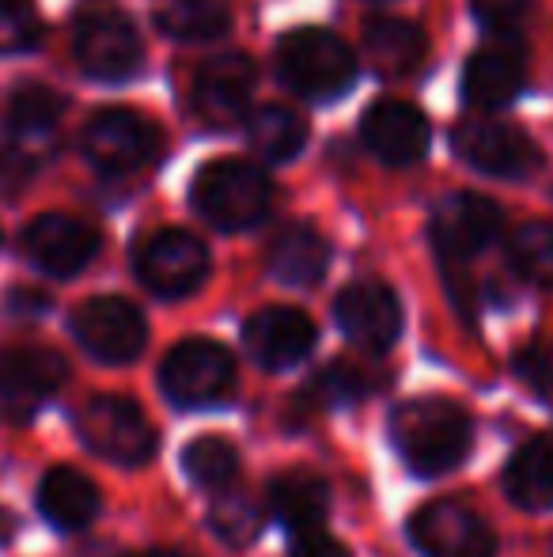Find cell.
Masks as SVG:
<instances>
[{"label": "cell", "instance_id": "f546056e", "mask_svg": "<svg viewBox=\"0 0 553 557\" xmlns=\"http://www.w3.org/2000/svg\"><path fill=\"white\" fill-rule=\"evenodd\" d=\"M209 528L216 531V539H221V543L247 546V543H254V535H259L262 516H259V508H254L251 500L224 497L221 505H213V512H209Z\"/></svg>", "mask_w": 553, "mask_h": 557}, {"label": "cell", "instance_id": "ffe728a7", "mask_svg": "<svg viewBox=\"0 0 553 557\" xmlns=\"http://www.w3.org/2000/svg\"><path fill=\"white\" fill-rule=\"evenodd\" d=\"M38 508L58 531H80L99 516V490L73 467H53L38 485Z\"/></svg>", "mask_w": 553, "mask_h": 557}, {"label": "cell", "instance_id": "f1b7e54d", "mask_svg": "<svg viewBox=\"0 0 553 557\" xmlns=\"http://www.w3.org/2000/svg\"><path fill=\"white\" fill-rule=\"evenodd\" d=\"M65 114V99L58 96L46 84H27L12 96V107H8V129L15 137H38V133H50L53 125Z\"/></svg>", "mask_w": 553, "mask_h": 557}, {"label": "cell", "instance_id": "6da1fadb", "mask_svg": "<svg viewBox=\"0 0 553 557\" xmlns=\"http://www.w3.org/2000/svg\"><path fill=\"white\" fill-rule=\"evenodd\" d=\"M391 441L420 478H440L470 455L474 425L448 398H410L391 413Z\"/></svg>", "mask_w": 553, "mask_h": 557}, {"label": "cell", "instance_id": "ba28073f", "mask_svg": "<svg viewBox=\"0 0 553 557\" xmlns=\"http://www.w3.org/2000/svg\"><path fill=\"white\" fill-rule=\"evenodd\" d=\"M137 277L148 293L163 296V300L190 296L209 277L205 243L190 232H178V227L148 235L137 247Z\"/></svg>", "mask_w": 553, "mask_h": 557}, {"label": "cell", "instance_id": "277c9868", "mask_svg": "<svg viewBox=\"0 0 553 557\" xmlns=\"http://www.w3.org/2000/svg\"><path fill=\"white\" fill-rule=\"evenodd\" d=\"M73 46L84 73L106 84L126 81L140 65V35L114 0H84L76 8Z\"/></svg>", "mask_w": 553, "mask_h": 557}, {"label": "cell", "instance_id": "7a4b0ae2", "mask_svg": "<svg viewBox=\"0 0 553 557\" xmlns=\"http://www.w3.org/2000/svg\"><path fill=\"white\" fill-rule=\"evenodd\" d=\"M277 73L303 99H338L353 88L356 58L338 35L323 27L288 30L277 46Z\"/></svg>", "mask_w": 553, "mask_h": 557}, {"label": "cell", "instance_id": "8992f818", "mask_svg": "<svg viewBox=\"0 0 553 557\" xmlns=\"http://www.w3.org/2000/svg\"><path fill=\"white\" fill-rule=\"evenodd\" d=\"M160 387L171 403L186 406V410L216 406L236 387V360L224 345L209 342V337H190L167 352L160 368Z\"/></svg>", "mask_w": 553, "mask_h": 557}, {"label": "cell", "instance_id": "1f68e13d", "mask_svg": "<svg viewBox=\"0 0 553 557\" xmlns=\"http://www.w3.org/2000/svg\"><path fill=\"white\" fill-rule=\"evenodd\" d=\"M311 391L330 406H349V403H356V398H364L368 383H364V375L356 372L353 364H330L326 372L315 375V387Z\"/></svg>", "mask_w": 553, "mask_h": 557}, {"label": "cell", "instance_id": "9c48e42d", "mask_svg": "<svg viewBox=\"0 0 553 557\" xmlns=\"http://www.w3.org/2000/svg\"><path fill=\"white\" fill-rule=\"evenodd\" d=\"M73 334L103 364H129L148 342L144 315L118 296H96L73 311Z\"/></svg>", "mask_w": 553, "mask_h": 557}, {"label": "cell", "instance_id": "44dd1931", "mask_svg": "<svg viewBox=\"0 0 553 557\" xmlns=\"http://www.w3.org/2000/svg\"><path fill=\"white\" fill-rule=\"evenodd\" d=\"M425 53H428V42L417 23L384 15V20H372L368 27H364V58H368V65L376 69L379 76L417 73Z\"/></svg>", "mask_w": 553, "mask_h": 557}, {"label": "cell", "instance_id": "cb8c5ba5", "mask_svg": "<svg viewBox=\"0 0 553 557\" xmlns=\"http://www.w3.org/2000/svg\"><path fill=\"white\" fill-rule=\"evenodd\" d=\"M504 490H508L512 505L527 508V512H550L553 508V441L524 444L512 455L508 470H504Z\"/></svg>", "mask_w": 553, "mask_h": 557}, {"label": "cell", "instance_id": "5b68a950", "mask_svg": "<svg viewBox=\"0 0 553 557\" xmlns=\"http://www.w3.org/2000/svg\"><path fill=\"white\" fill-rule=\"evenodd\" d=\"M76 429L91 451L103 455L106 462H118V467H144L160 444V433L148 421V413L126 395L91 398L76 418Z\"/></svg>", "mask_w": 553, "mask_h": 557}, {"label": "cell", "instance_id": "2e32d148", "mask_svg": "<svg viewBox=\"0 0 553 557\" xmlns=\"http://www.w3.org/2000/svg\"><path fill=\"white\" fill-rule=\"evenodd\" d=\"M68 380V364L50 349H8L0 352V410L12 418L35 413L50 403Z\"/></svg>", "mask_w": 553, "mask_h": 557}, {"label": "cell", "instance_id": "8fae6325", "mask_svg": "<svg viewBox=\"0 0 553 557\" xmlns=\"http://www.w3.org/2000/svg\"><path fill=\"white\" fill-rule=\"evenodd\" d=\"M155 122L134 111H99L84 129V156L106 175H126L160 156Z\"/></svg>", "mask_w": 553, "mask_h": 557}, {"label": "cell", "instance_id": "e0dca14e", "mask_svg": "<svg viewBox=\"0 0 553 557\" xmlns=\"http://www.w3.org/2000/svg\"><path fill=\"white\" fill-rule=\"evenodd\" d=\"M315 323L296 308H266L247 319L243 342L247 352L262 368H292L315 349Z\"/></svg>", "mask_w": 553, "mask_h": 557}, {"label": "cell", "instance_id": "d590c367", "mask_svg": "<svg viewBox=\"0 0 553 557\" xmlns=\"http://www.w3.org/2000/svg\"><path fill=\"white\" fill-rule=\"evenodd\" d=\"M144 557H183V554H175V550H152V554H144Z\"/></svg>", "mask_w": 553, "mask_h": 557}, {"label": "cell", "instance_id": "ac0fdd59", "mask_svg": "<svg viewBox=\"0 0 553 557\" xmlns=\"http://www.w3.org/2000/svg\"><path fill=\"white\" fill-rule=\"evenodd\" d=\"M364 145L379 156L384 163L406 168L417 163L428 152V122L417 107L402 103V99H384L376 103L361 122Z\"/></svg>", "mask_w": 553, "mask_h": 557}, {"label": "cell", "instance_id": "7402d4cb", "mask_svg": "<svg viewBox=\"0 0 553 557\" xmlns=\"http://www.w3.org/2000/svg\"><path fill=\"white\" fill-rule=\"evenodd\" d=\"M266 265L285 285H315L330 265V243L307 224H292L269 243Z\"/></svg>", "mask_w": 553, "mask_h": 557}, {"label": "cell", "instance_id": "d6986e66", "mask_svg": "<svg viewBox=\"0 0 553 557\" xmlns=\"http://www.w3.org/2000/svg\"><path fill=\"white\" fill-rule=\"evenodd\" d=\"M524 58L512 46H486V50L470 53L463 69V96L478 111H497L508 107L512 99L524 91Z\"/></svg>", "mask_w": 553, "mask_h": 557}, {"label": "cell", "instance_id": "30bf717a", "mask_svg": "<svg viewBox=\"0 0 553 557\" xmlns=\"http://www.w3.org/2000/svg\"><path fill=\"white\" fill-rule=\"evenodd\" d=\"M410 539L425 557H493L497 535L474 508L458 500H432L410 520Z\"/></svg>", "mask_w": 553, "mask_h": 557}, {"label": "cell", "instance_id": "484cf974", "mask_svg": "<svg viewBox=\"0 0 553 557\" xmlns=\"http://www.w3.org/2000/svg\"><path fill=\"white\" fill-rule=\"evenodd\" d=\"M231 15L221 0H167L155 12V27L178 42H209L228 30Z\"/></svg>", "mask_w": 553, "mask_h": 557}, {"label": "cell", "instance_id": "7c38bea8", "mask_svg": "<svg viewBox=\"0 0 553 557\" xmlns=\"http://www.w3.org/2000/svg\"><path fill=\"white\" fill-rule=\"evenodd\" d=\"M254 65L243 53H221V58L205 61L193 81V107H198L201 122L213 129H236L247 122L254 96Z\"/></svg>", "mask_w": 553, "mask_h": 557}, {"label": "cell", "instance_id": "836d02e7", "mask_svg": "<svg viewBox=\"0 0 553 557\" xmlns=\"http://www.w3.org/2000/svg\"><path fill=\"white\" fill-rule=\"evenodd\" d=\"M516 372H519V380L531 383L539 395H550V391H553V349H550V345H542V342L519 349Z\"/></svg>", "mask_w": 553, "mask_h": 557}, {"label": "cell", "instance_id": "5bb4252c", "mask_svg": "<svg viewBox=\"0 0 553 557\" xmlns=\"http://www.w3.org/2000/svg\"><path fill=\"white\" fill-rule=\"evenodd\" d=\"M334 315L345 337L361 349L384 352L399 342L402 334V304L394 288L384 281H356L334 304Z\"/></svg>", "mask_w": 553, "mask_h": 557}, {"label": "cell", "instance_id": "3957f363", "mask_svg": "<svg viewBox=\"0 0 553 557\" xmlns=\"http://www.w3.org/2000/svg\"><path fill=\"white\" fill-rule=\"evenodd\" d=\"M274 206V183L247 160H213L193 178V209L221 232L254 227Z\"/></svg>", "mask_w": 553, "mask_h": 557}, {"label": "cell", "instance_id": "d6a6232c", "mask_svg": "<svg viewBox=\"0 0 553 557\" xmlns=\"http://www.w3.org/2000/svg\"><path fill=\"white\" fill-rule=\"evenodd\" d=\"M535 0H474V20L489 35H516L531 15Z\"/></svg>", "mask_w": 553, "mask_h": 557}, {"label": "cell", "instance_id": "603a6c76", "mask_svg": "<svg viewBox=\"0 0 553 557\" xmlns=\"http://www.w3.org/2000/svg\"><path fill=\"white\" fill-rule=\"evenodd\" d=\"M269 512H274L292 535L323 528L326 516H330V490H326L323 478L307 474V470L280 474L277 482L269 485Z\"/></svg>", "mask_w": 553, "mask_h": 557}, {"label": "cell", "instance_id": "4dcf8cb0", "mask_svg": "<svg viewBox=\"0 0 553 557\" xmlns=\"http://www.w3.org/2000/svg\"><path fill=\"white\" fill-rule=\"evenodd\" d=\"M38 42V15L27 0H0V53H23Z\"/></svg>", "mask_w": 553, "mask_h": 557}, {"label": "cell", "instance_id": "9a60e30c", "mask_svg": "<svg viewBox=\"0 0 553 557\" xmlns=\"http://www.w3.org/2000/svg\"><path fill=\"white\" fill-rule=\"evenodd\" d=\"M23 255L50 277H73L99 255V232L65 213H42L23 232Z\"/></svg>", "mask_w": 553, "mask_h": 557}, {"label": "cell", "instance_id": "4fadbf2b", "mask_svg": "<svg viewBox=\"0 0 553 557\" xmlns=\"http://www.w3.org/2000/svg\"><path fill=\"white\" fill-rule=\"evenodd\" d=\"M501 209L481 194H451L432 213V243L443 262H466L501 235Z\"/></svg>", "mask_w": 553, "mask_h": 557}, {"label": "cell", "instance_id": "52a82bcc", "mask_svg": "<svg viewBox=\"0 0 553 557\" xmlns=\"http://www.w3.org/2000/svg\"><path fill=\"white\" fill-rule=\"evenodd\" d=\"M451 148L463 163L493 178H527L542 163L539 145L524 129L504 122H486V117H470V122L455 125Z\"/></svg>", "mask_w": 553, "mask_h": 557}, {"label": "cell", "instance_id": "4316f807", "mask_svg": "<svg viewBox=\"0 0 553 557\" xmlns=\"http://www.w3.org/2000/svg\"><path fill=\"white\" fill-rule=\"evenodd\" d=\"M183 470L190 474L193 485L221 493V490H228V485L236 482L239 455H236V447H231L228 441H221V436H198V441L186 444Z\"/></svg>", "mask_w": 553, "mask_h": 557}, {"label": "cell", "instance_id": "83f0119b", "mask_svg": "<svg viewBox=\"0 0 553 557\" xmlns=\"http://www.w3.org/2000/svg\"><path fill=\"white\" fill-rule=\"evenodd\" d=\"M508 262L524 281L553 288V224L531 221L508 239Z\"/></svg>", "mask_w": 553, "mask_h": 557}, {"label": "cell", "instance_id": "e575fe53", "mask_svg": "<svg viewBox=\"0 0 553 557\" xmlns=\"http://www.w3.org/2000/svg\"><path fill=\"white\" fill-rule=\"evenodd\" d=\"M292 557H349V550L323 528H311L292 535Z\"/></svg>", "mask_w": 553, "mask_h": 557}, {"label": "cell", "instance_id": "d4e9b609", "mask_svg": "<svg viewBox=\"0 0 553 557\" xmlns=\"http://www.w3.org/2000/svg\"><path fill=\"white\" fill-rule=\"evenodd\" d=\"M247 140L269 163H288L307 145V122L288 107H259L247 114Z\"/></svg>", "mask_w": 553, "mask_h": 557}]
</instances>
